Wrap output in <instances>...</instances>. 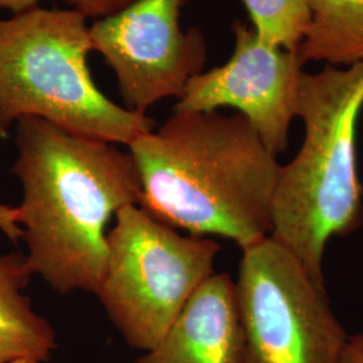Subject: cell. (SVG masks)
Instances as JSON below:
<instances>
[{"label": "cell", "mask_w": 363, "mask_h": 363, "mask_svg": "<svg viewBox=\"0 0 363 363\" xmlns=\"http://www.w3.org/2000/svg\"><path fill=\"white\" fill-rule=\"evenodd\" d=\"M261 42L298 52L311 23L310 0H241Z\"/></svg>", "instance_id": "obj_12"}, {"label": "cell", "mask_w": 363, "mask_h": 363, "mask_svg": "<svg viewBox=\"0 0 363 363\" xmlns=\"http://www.w3.org/2000/svg\"><path fill=\"white\" fill-rule=\"evenodd\" d=\"M244 337L235 283L214 273L189 298L154 349L135 363H242Z\"/></svg>", "instance_id": "obj_9"}, {"label": "cell", "mask_w": 363, "mask_h": 363, "mask_svg": "<svg viewBox=\"0 0 363 363\" xmlns=\"http://www.w3.org/2000/svg\"><path fill=\"white\" fill-rule=\"evenodd\" d=\"M235 292L242 363H337L347 334L325 286L271 235L242 249Z\"/></svg>", "instance_id": "obj_6"}, {"label": "cell", "mask_w": 363, "mask_h": 363, "mask_svg": "<svg viewBox=\"0 0 363 363\" xmlns=\"http://www.w3.org/2000/svg\"><path fill=\"white\" fill-rule=\"evenodd\" d=\"M311 23L298 48L303 64L363 62V0H310Z\"/></svg>", "instance_id": "obj_11"}, {"label": "cell", "mask_w": 363, "mask_h": 363, "mask_svg": "<svg viewBox=\"0 0 363 363\" xmlns=\"http://www.w3.org/2000/svg\"><path fill=\"white\" fill-rule=\"evenodd\" d=\"M86 18L33 7L0 19V136L25 117L106 143L130 145L155 128L151 117L113 103L88 67Z\"/></svg>", "instance_id": "obj_4"}, {"label": "cell", "mask_w": 363, "mask_h": 363, "mask_svg": "<svg viewBox=\"0 0 363 363\" xmlns=\"http://www.w3.org/2000/svg\"><path fill=\"white\" fill-rule=\"evenodd\" d=\"M184 0H133L89 26L91 49L117 79L124 108L144 113L166 99H179L203 72L208 45L199 28L183 30Z\"/></svg>", "instance_id": "obj_7"}, {"label": "cell", "mask_w": 363, "mask_h": 363, "mask_svg": "<svg viewBox=\"0 0 363 363\" xmlns=\"http://www.w3.org/2000/svg\"><path fill=\"white\" fill-rule=\"evenodd\" d=\"M33 274L23 253L0 255V363L25 358L48 362L57 349L52 325L23 295Z\"/></svg>", "instance_id": "obj_10"}, {"label": "cell", "mask_w": 363, "mask_h": 363, "mask_svg": "<svg viewBox=\"0 0 363 363\" xmlns=\"http://www.w3.org/2000/svg\"><path fill=\"white\" fill-rule=\"evenodd\" d=\"M220 245L183 235L139 205H127L108 232V262L96 292L127 345L148 351L211 274Z\"/></svg>", "instance_id": "obj_5"}, {"label": "cell", "mask_w": 363, "mask_h": 363, "mask_svg": "<svg viewBox=\"0 0 363 363\" xmlns=\"http://www.w3.org/2000/svg\"><path fill=\"white\" fill-rule=\"evenodd\" d=\"M337 363H363V333L347 335Z\"/></svg>", "instance_id": "obj_15"}, {"label": "cell", "mask_w": 363, "mask_h": 363, "mask_svg": "<svg viewBox=\"0 0 363 363\" xmlns=\"http://www.w3.org/2000/svg\"><path fill=\"white\" fill-rule=\"evenodd\" d=\"M40 0H0V10L11 13H22L37 7ZM72 10L84 15L86 19H101L120 11L133 0H64Z\"/></svg>", "instance_id": "obj_13"}, {"label": "cell", "mask_w": 363, "mask_h": 363, "mask_svg": "<svg viewBox=\"0 0 363 363\" xmlns=\"http://www.w3.org/2000/svg\"><path fill=\"white\" fill-rule=\"evenodd\" d=\"M15 130L11 172L23 191L15 220L30 268L58 294L96 295L108 262V223L120 208L140 205L133 157L37 117L21 118Z\"/></svg>", "instance_id": "obj_1"}, {"label": "cell", "mask_w": 363, "mask_h": 363, "mask_svg": "<svg viewBox=\"0 0 363 363\" xmlns=\"http://www.w3.org/2000/svg\"><path fill=\"white\" fill-rule=\"evenodd\" d=\"M362 109L363 62L303 73L298 117L304 140L296 156L280 167L271 237L296 256L319 286H325L330 240L347 237L363 225L357 157Z\"/></svg>", "instance_id": "obj_3"}, {"label": "cell", "mask_w": 363, "mask_h": 363, "mask_svg": "<svg viewBox=\"0 0 363 363\" xmlns=\"http://www.w3.org/2000/svg\"><path fill=\"white\" fill-rule=\"evenodd\" d=\"M0 232L13 244H19L23 237L21 226L15 220V208L0 203Z\"/></svg>", "instance_id": "obj_14"}, {"label": "cell", "mask_w": 363, "mask_h": 363, "mask_svg": "<svg viewBox=\"0 0 363 363\" xmlns=\"http://www.w3.org/2000/svg\"><path fill=\"white\" fill-rule=\"evenodd\" d=\"M234 49L223 65L189 81L174 112H213L232 108L257 132L268 151L279 157L289 145L298 117L303 61L298 52L259 40L247 22H233Z\"/></svg>", "instance_id": "obj_8"}, {"label": "cell", "mask_w": 363, "mask_h": 363, "mask_svg": "<svg viewBox=\"0 0 363 363\" xmlns=\"http://www.w3.org/2000/svg\"><path fill=\"white\" fill-rule=\"evenodd\" d=\"M11 363H39L37 362V361H34V359H27V358H25V359H18V361H13V362Z\"/></svg>", "instance_id": "obj_16"}, {"label": "cell", "mask_w": 363, "mask_h": 363, "mask_svg": "<svg viewBox=\"0 0 363 363\" xmlns=\"http://www.w3.org/2000/svg\"><path fill=\"white\" fill-rule=\"evenodd\" d=\"M142 184L140 208L193 235L241 249L272 233L280 167L240 113H177L128 145Z\"/></svg>", "instance_id": "obj_2"}]
</instances>
